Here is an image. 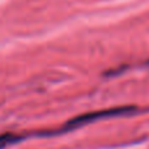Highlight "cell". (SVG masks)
Instances as JSON below:
<instances>
[{"label":"cell","instance_id":"obj_1","mask_svg":"<svg viewBox=\"0 0 149 149\" xmlns=\"http://www.w3.org/2000/svg\"><path fill=\"white\" fill-rule=\"evenodd\" d=\"M135 109L132 106H126V107H115V109H109V110H101V111H93V113H88V114H82V115L76 116L74 119L70 120L65 127L67 128H76L80 127L82 124L86 123H92V122L100 120V119H105V118H114V116H119V115H127L131 114Z\"/></svg>","mask_w":149,"mask_h":149}]
</instances>
